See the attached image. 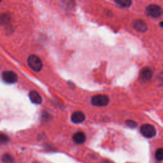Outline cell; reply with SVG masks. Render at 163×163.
Here are the masks:
<instances>
[{
	"mask_svg": "<svg viewBox=\"0 0 163 163\" xmlns=\"http://www.w3.org/2000/svg\"><path fill=\"white\" fill-rule=\"evenodd\" d=\"M27 63L29 66L36 72H38L43 68L42 60L36 55L30 56L27 59Z\"/></svg>",
	"mask_w": 163,
	"mask_h": 163,
	"instance_id": "1",
	"label": "cell"
},
{
	"mask_svg": "<svg viewBox=\"0 0 163 163\" xmlns=\"http://www.w3.org/2000/svg\"><path fill=\"white\" fill-rule=\"evenodd\" d=\"M109 98L107 95L97 94L92 97L91 103L96 107H105L109 103Z\"/></svg>",
	"mask_w": 163,
	"mask_h": 163,
	"instance_id": "2",
	"label": "cell"
},
{
	"mask_svg": "<svg viewBox=\"0 0 163 163\" xmlns=\"http://www.w3.org/2000/svg\"><path fill=\"white\" fill-rule=\"evenodd\" d=\"M140 132L144 137L147 138H152L156 136V130L152 125L145 124L141 126Z\"/></svg>",
	"mask_w": 163,
	"mask_h": 163,
	"instance_id": "3",
	"label": "cell"
},
{
	"mask_svg": "<svg viewBox=\"0 0 163 163\" xmlns=\"http://www.w3.org/2000/svg\"><path fill=\"white\" fill-rule=\"evenodd\" d=\"M146 13L152 17L157 18L162 14L163 10L157 5H150L146 8Z\"/></svg>",
	"mask_w": 163,
	"mask_h": 163,
	"instance_id": "4",
	"label": "cell"
},
{
	"mask_svg": "<svg viewBox=\"0 0 163 163\" xmlns=\"http://www.w3.org/2000/svg\"><path fill=\"white\" fill-rule=\"evenodd\" d=\"M2 76L3 80L7 84H14L18 79L17 74L12 71H5L2 73Z\"/></svg>",
	"mask_w": 163,
	"mask_h": 163,
	"instance_id": "5",
	"label": "cell"
},
{
	"mask_svg": "<svg viewBox=\"0 0 163 163\" xmlns=\"http://www.w3.org/2000/svg\"><path fill=\"white\" fill-rule=\"evenodd\" d=\"M86 119L85 115L80 111H75L73 114L71 115V120L72 121L73 123L75 124H80L82 123V122H84Z\"/></svg>",
	"mask_w": 163,
	"mask_h": 163,
	"instance_id": "6",
	"label": "cell"
},
{
	"mask_svg": "<svg viewBox=\"0 0 163 163\" xmlns=\"http://www.w3.org/2000/svg\"><path fill=\"white\" fill-rule=\"evenodd\" d=\"M133 27L137 31L144 33L147 30V26L143 20H136L133 22Z\"/></svg>",
	"mask_w": 163,
	"mask_h": 163,
	"instance_id": "7",
	"label": "cell"
},
{
	"mask_svg": "<svg viewBox=\"0 0 163 163\" xmlns=\"http://www.w3.org/2000/svg\"><path fill=\"white\" fill-rule=\"evenodd\" d=\"M30 100L32 101V103L36 104V105H40L42 103V98L40 95V94L38 92L35 90H32L31 91L29 94Z\"/></svg>",
	"mask_w": 163,
	"mask_h": 163,
	"instance_id": "8",
	"label": "cell"
},
{
	"mask_svg": "<svg viewBox=\"0 0 163 163\" xmlns=\"http://www.w3.org/2000/svg\"><path fill=\"white\" fill-rule=\"evenodd\" d=\"M86 136L83 132L78 131L75 133L73 136V140L77 144H84L86 141Z\"/></svg>",
	"mask_w": 163,
	"mask_h": 163,
	"instance_id": "9",
	"label": "cell"
},
{
	"mask_svg": "<svg viewBox=\"0 0 163 163\" xmlns=\"http://www.w3.org/2000/svg\"><path fill=\"white\" fill-rule=\"evenodd\" d=\"M152 71L149 68H144L141 71V78L144 80H148L152 77Z\"/></svg>",
	"mask_w": 163,
	"mask_h": 163,
	"instance_id": "10",
	"label": "cell"
},
{
	"mask_svg": "<svg viewBox=\"0 0 163 163\" xmlns=\"http://www.w3.org/2000/svg\"><path fill=\"white\" fill-rule=\"evenodd\" d=\"M115 3L121 7L124 8L129 7L132 4L131 0H117V1H115Z\"/></svg>",
	"mask_w": 163,
	"mask_h": 163,
	"instance_id": "11",
	"label": "cell"
},
{
	"mask_svg": "<svg viewBox=\"0 0 163 163\" xmlns=\"http://www.w3.org/2000/svg\"><path fill=\"white\" fill-rule=\"evenodd\" d=\"M155 157L159 161H163V148H158L155 153Z\"/></svg>",
	"mask_w": 163,
	"mask_h": 163,
	"instance_id": "12",
	"label": "cell"
},
{
	"mask_svg": "<svg viewBox=\"0 0 163 163\" xmlns=\"http://www.w3.org/2000/svg\"><path fill=\"white\" fill-rule=\"evenodd\" d=\"M2 160L4 163H14V159L8 154H5L2 157Z\"/></svg>",
	"mask_w": 163,
	"mask_h": 163,
	"instance_id": "13",
	"label": "cell"
},
{
	"mask_svg": "<svg viewBox=\"0 0 163 163\" xmlns=\"http://www.w3.org/2000/svg\"><path fill=\"white\" fill-rule=\"evenodd\" d=\"M126 124L131 128H135L137 126L136 122L132 120H127L126 121Z\"/></svg>",
	"mask_w": 163,
	"mask_h": 163,
	"instance_id": "14",
	"label": "cell"
},
{
	"mask_svg": "<svg viewBox=\"0 0 163 163\" xmlns=\"http://www.w3.org/2000/svg\"><path fill=\"white\" fill-rule=\"evenodd\" d=\"M1 142L2 144H5V143H6L8 141V138L6 135H3V134H2L1 135Z\"/></svg>",
	"mask_w": 163,
	"mask_h": 163,
	"instance_id": "15",
	"label": "cell"
},
{
	"mask_svg": "<svg viewBox=\"0 0 163 163\" xmlns=\"http://www.w3.org/2000/svg\"><path fill=\"white\" fill-rule=\"evenodd\" d=\"M160 26H161V27H163V22H162V23H160Z\"/></svg>",
	"mask_w": 163,
	"mask_h": 163,
	"instance_id": "16",
	"label": "cell"
},
{
	"mask_svg": "<svg viewBox=\"0 0 163 163\" xmlns=\"http://www.w3.org/2000/svg\"><path fill=\"white\" fill-rule=\"evenodd\" d=\"M128 163H130V162H128Z\"/></svg>",
	"mask_w": 163,
	"mask_h": 163,
	"instance_id": "17",
	"label": "cell"
}]
</instances>
